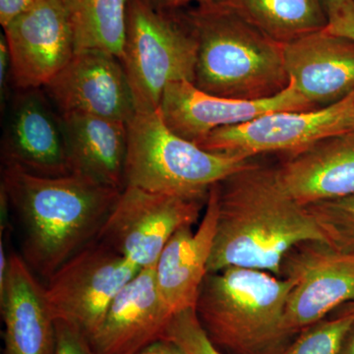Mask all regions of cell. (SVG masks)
<instances>
[{
  "label": "cell",
  "mask_w": 354,
  "mask_h": 354,
  "mask_svg": "<svg viewBox=\"0 0 354 354\" xmlns=\"http://www.w3.org/2000/svg\"><path fill=\"white\" fill-rule=\"evenodd\" d=\"M216 188L218 216L208 272L241 267L281 278V263L293 247L329 242L308 208L286 189L277 167L251 160Z\"/></svg>",
  "instance_id": "obj_1"
},
{
  "label": "cell",
  "mask_w": 354,
  "mask_h": 354,
  "mask_svg": "<svg viewBox=\"0 0 354 354\" xmlns=\"http://www.w3.org/2000/svg\"><path fill=\"white\" fill-rule=\"evenodd\" d=\"M120 192L79 174L44 177L6 165L0 183L19 225L21 256L46 281L97 241Z\"/></svg>",
  "instance_id": "obj_2"
},
{
  "label": "cell",
  "mask_w": 354,
  "mask_h": 354,
  "mask_svg": "<svg viewBox=\"0 0 354 354\" xmlns=\"http://www.w3.org/2000/svg\"><path fill=\"white\" fill-rule=\"evenodd\" d=\"M183 9L198 41L193 81L198 88L256 101L274 97L290 86L283 44L211 0Z\"/></svg>",
  "instance_id": "obj_3"
},
{
  "label": "cell",
  "mask_w": 354,
  "mask_h": 354,
  "mask_svg": "<svg viewBox=\"0 0 354 354\" xmlns=\"http://www.w3.org/2000/svg\"><path fill=\"white\" fill-rule=\"evenodd\" d=\"M293 283L271 272L230 267L208 272L195 311L211 341L232 354H283L295 335L286 321Z\"/></svg>",
  "instance_id": "obj_4"
},
{
  "label": "cell",
  "mask_w": 354,
  "mask_h": 354,
  "mask_svg": "<svg viewBox=\"0 0 354 354\" xmlns=\"http://www.w3.org/2000/svg\"><path fill=\"white\" fill-rule=\"evenodd\" d=\"M127 128L124 187L207 199L215 184L251 162L208 152L183 139L165 125L158 111L137 113Z\"/></svg>",
  "instance_id": "obj_5"
},
{
  "label": "cell",
  "mask_w": 354,
  "mask_h": 354,
  "mask_svg": "<svg viewBox=\"0 0 354 354\" xmlns=\"http://www.w3.org/2000/svg\"><path fill=\"white\" fill-rule=\"evenodd\" d=\"M198 41L183 9L162 10L144 0H128L120 60L137 113L158 111L165 88L194 81Z\"/></svg>",
  "instance_id": "obj_6"
},
{
  "label": "cell",
  "mask_w": 354,
  "mask_h": 354,
  "mask_svg": "<svg viewBox=\"0 0 354 354\" xmlns=\"http://www.w3.org/2000/svg\"><path fill=\"white\" fill-rule=\"evenodd\" d=\"M139 271L106 244L93 241L46 281L44 292L53 318L91 339L118 293Z\"/></svg>",
  "instance_id": "obj_7"
},
{
  "label": "cell",
  "mask_w": 354,
  "mask_h": 354,
  "mask_svg": "<svg viewBox=\"0 0 354 354\" xmlns=\"http://www.w3.org/2000/svg\"><path fill=\"white\" fill-rule=\"evenodd\" d=\"M207 201L125 186L97 241L140 270L155 267L172 235L197 223Z\"/></svg>",
  "instance_id": "obj_8"
},
{
  "label": "cell",
  "mask_w": 354,
  "mask_h": 354,
  "mask_svg": "<svg viewBox=\"0 0 354 354\" xmlns=\"http://www.w3.org/2000/svg\"><path fill=\"white\" fill-rule=\"evenodd\" d=\"M354 132V93L342 101L311 111H279L216 130L200 147L208 152L243 158L267 153L301 152L330 137Z\"/></svg>",
  "instance_id": "obj_9"
},
{
  "label": "cell",
  "mask_w": 354,
  "mask_h": 354,
  "mask_svg": "<svg viewBox=\"0 0 354 354\" xmlns=\"http://www.w3.org/2000/svg\"><path fill=\"white\" fill-rule=\"evenodd\" d=\"M281 278L293 283L286 326L293 335L299 334L354 301V254L342 252L329 242H302L283 258Z\"/></svg>",
  "instance_id": "obj_10"
},
{
  "label": "cell",
  "mask_w": 354,
  "mask_h": 354,
  "mask_svg": "<svg viewBox=\"0 0 354 354\" xmlns=\"http://www.w3.org/2000/svg\"><path fill=\"white\" fill-rule=\"evenodd\" d=\"M317 109L291 80L279 95L256 101L208 94L189 81H178L165 88L158 111L172 132L199 146L220 128L242 124L264 114Z\"/></svg>",
  "instance_id": "obj_11"
},
{
  "label": "cell",
  "mask_w": 354,
  "mask_h": 354,
  "mask_svg": "<svg viewBox=\"0 0 354 354\" xmlns=\"http://www.w3.org/2000/svg\"><path fill=\"white\" fill-rule=\"evenodd\" d=\"M3 30L17 91L44 88L76 53L73 27L60 0H36Z\"/></svg>",
  "instance_id": "obj_12"
},
{
  "label": "cell",
  "mask_w": 354,
  "mask_h": 354,
  "mask_svg": "<svg viewBox=\"0 0 354 354\" xmlns=\"http://www.w3.org/2000/svg\"><path fill=\"white\" fill-rule=\"evenodd\" d=\"M43 90L62 114H92L128 123L137 113L120 58L101 48L77 50Z\"/></svg>",
  "instance_id": "obj_13"
},
{
  "label": "cell",
  "mask_w": 354,
  "mask_h": 354,
  "mask_svg": "<svg viewBox=\"0 0 354 354\" xmlns=\"http://www.w3.org/2000/svg\"><path fill=\"white\" fill-rule=\"evenodd\" d=\"M3 165L44 177L72 174L62 113L43 88L18 90L1 142Z\"/></svg>",
  "instance_id": "obj_14"
},
{
  "label": "cell",
  "mask_w": 354,
  "mask_h": 354,
  "mask_svg": "<svg viewBox=\"0 0 354 354\" xmlns=\"http://www.w3.org/2000/svg\"><path fill=\"white\" fill-rule=\"evenodd\" d=\"M286 71L295 87L317 108L354 93V41L320 30L283 44Z\"/></svg>",
  "instance_id": "obj_15"
},
{
  "label": "cell",
  "mask_w": 354,
  "mask_h": 354,
  "mask_svg": "<svg viewBox=\"0 0 354 354\" xmlns=\"http://www.w3.org/2000/svg\"><path fill=\"white\" fill-rule=\"evenodd\" d=\"M153 268L140 270L113 300L88 339L95 354H134L162 339L174 315L158 295Z\"/></svg>",
  "instance_id": "obj_16"
},
{
  "label": "cell",
  "mask_w": 354,
  "mask_h": 354,
  "mask_svg": "<svg viewBox=\"0 0 354 354\" xmlns=\"http://www.w3.org/2000/svg\"><path fill=\"white\" fill-rule=\"evenodd\" d=\"M218 204L216 184L209 192L204 216L196 230L179 228L165 246L155 268L158 295L174 315L195 308L215 239Z\"/></svg>",
  "instance_id": "obj_17"
},
{
  "label": "cell",
  "mask_w": 354,
  "mask_h": 354,
  "mask_svg": "<svg viewBox=\"0 0 354 354\" xmlns=\"http://www.w3.org/2000/svg\"><path fill=\"white\" fill-rule=\"evenodd\" d=\"M0 307L3 354H55L57 321L44 286L19 254L10 253L6 283L0 288Z\"/></svg>",
  "instance_id": "obj_18"
},
{
  "label": "cell",
  "mask_w": 354,
  "mask_h": 354,
  "mask_svg": "<svg viewBox=\"0 0 354 354\" xmlns=\"http://www.w3.org/2000/svg\"><path fill=\"white\" fill-rule=\"evenodd\" d=\"M277 169L286 189L304 206L354 195V132L288 156Z\"/></svg>",
  "instance_id": "obj_19"
},
{
  "label": "cell",
  "mask_w": 354,
  "mask_h": 354,
  "mask_svg": "<svg viewBox=\"0 0 354 354\" xmlns=\"http://www.w3.org/2000/svg\"><path fill=\"white\" fill-rule=\"evenodd\" d=\"M72 174L124 188L127 123L80 113H62Z\"/></svg>",
  "instance_id": "obj_20"
},
{
  "label": "cell",
  "mask_w": 354,
  "mask_h": 354,
  "mask_svg": "<svg viewBox=\"0 0 354 354\" xmlns=\"http://www.w3.org/2000/svg\"><path fill=\"white\" fill-rule=\"evenodd\" d=\"M239 15L279 44L326 29L322 0H211Z\"/></svg>",
  "instance_id": "obj_21"
},
{
  "label": "cell",
  "mask_w": 354,
  "mask_h": 354,
  "mask_svg": "<svg viewBox=\"0 0 354 354\" xmlns=\"http://www.w3.org/2000/svg\"><path fill=\"white\" fill-rule=\"evenodd\" d=\"M60 1L71 21L77 50L101 48L120 58L127 32L128 0Z\"/></svg>",
  "instance_id": "obj_22"
},
{
  "label": "cell",
  "mask_w": 354,
  "mask_h": 354,
  "mask_svg": "<svg viewBox=\"0 0 354 354\" xmlns=\"http://www.w3.org/2000/svg\"><path fill=\"white\" fill-rule=\"evenodd\" d=\"M353 323L354 313L351 312L323 319L299 333L283 354H339Z\"/></svg>",
  "instance_id": "obj_23"
},
{
  "label": "cell",
  "mask_w": 354,
  "mask_h": 354,
  "mask_svg": "<svg viewBox=\"0 0 354 354\" xmlns=\"http://www.w3.org/2000/svg\"><path fill=\"white\" fill-rule=\"evenodd\" d=\"M330 245L354 254V195L306 206Z\"/></svg>",
  "instance_id": "obj_24"
},
{
  "label": "cell",
  "mask_w": 354,
  "mask_h": 354,
  "mask_svg": "<svg viewBox=\"0 0 354 354\" xmlns=\"http://www.w3.org/2000/svg\"><path fill=\"white\" fill-rule=\"evenodd\" d=\"M162 339L176 342L186 354H223L203 328L195 308L174 314L165 328Z\"/></svg>",
  "instance_id": "obj_25"
},
{
  "label": "cell",
  "mask_w": 354,
  "mask_h": 354,
  "mask_svg": "<svg viewBox=\"0 0 354 354\" xmlns=\"http://www.w3.org/2000/svg\"><path fill=\"white\" fill-rule=\"evenodd\" d=\"M328 25L326 30L354 41V0H346L326 7Z\"/></svg>",
  "instance_id": "obj_26"
},
{
  "label": "cell",
  "mask_w": 354,
  "mask_h": 354,
  "mask_svg": "<svg viewBox=\"0 0 354 354\" xmlns=\"http://www.w3.org/2000/svg\"><path fill=\"white\" fill-rule=\"evenodd\" d=\"M55 354H95L87 337L68 323L57 321Z\"/></svg>",
  "instance_id": "obj_27"
},
{
  "label": "cell",
  "mask_w": 354,
  "mask_h": 354,
  "mask_svg": "<svg viewBox=\"0 0 354 354\" xmlns=\"http://www.w3.org/2000/svg\"><path fill=\"white\" fill-rule=\"evenodd\" d=\"M36 0H0V24L6 28L24 13Z\"/></svg>",
  "instance_id": "obj_28"
},
{
  "label": "cell",
  "mask_w": 354,
  "mask_h": 354,
  "mask_svg": "<svg viewBox=\"0 0 354 354\" xmlns=\"http://www.w3.org/2000/svg\"><path fill=\"white\" fill-rule=\"evenodd\" d=\"M11 83V64L10 55L4 35L0 38V94L1 102H6L8 84Z\"/></svg>",
  "instance_id": "obj_29"
},
{
  "label": "cell",
  "mask_w": 354,
  "mask_h": 354,
  "mask_svg": "<svg viewBox=\"0 0 354 354\" xmlns=\"http://www.w3.org/2000/svg\"><path fill=\"white\" fill-rule=\"evenodd\" d=\"M134 354H186L176 342L167 339H158L144 346Z\"/></svg>",
  "instance_id": "obj_30"
},
{
  "label": "cell",
  "mask_w": 354,
  "mask_h": 354,
  "mask_svg": "<svg viewBox=\"0 0 354 354\" xmlns=\"http://www.w3.org/2000/svg\"><path fill=\"white\" fill-rule=\"evenodd\" d=\"M144 1L162 10H178L191 3L196 4L202 0H144Z\"/></svg>",
  "instance_id": "obj_31"
},
{
  "label": "cell",
  "mask_w": 354,
  "mask_h": 354,
  "mask_svg": "<svg viewBox=\"0 0 354 354\" xmlns=\"http://www.w3.org/2000/svg\"><path fill=\"white\" fill-rule=\"evenodd\" d=\"M339 354H354V323L346 335Z\"/></svg>",
  "instance_id": "obj_32"
},
{
  "label": "cell",
  "mask_w": 354,
  "mask_h": 354,
  "mask_svg": "<svg viewBox=\"0 0 354 354\" xmlns=\"http://www.w3.org/2000/svg\"><path fill=\"white\" fill-rule=\"evenodd\" d=\"M339 312H351V313H354V301L344 305V306L341 307V311Z\"/></svg>",
  "instance_id": "obj_33"
},
{
  "label": "cell",
  "mask_w": 354,
  "mask_h": 354,
  "mask_svg": "<svg viewBox=\"0 0 354 354\" xmlns=\"http://www.w3.org/2000/svg\"><path fill=\"white\" fill-rule=\"evenodd\" d=\"M325 7L332 6V4L339 3V2L346 1V0H322Z\"/></svg>",
  "instance_id": "obj_34"
}]
</instances>
